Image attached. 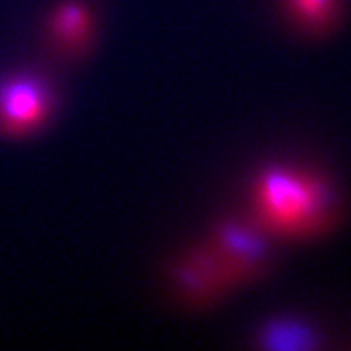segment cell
Listing matches in <instances>:
<instances>
[{
  "label": "cell",
  "mask_w": 351,
  "mask_h": 351,
  "mask_svg": "<svg viewBox=\"0 0 351 351\" xmlns=\"http://www.w3.org/2000/svg\"><path fill=\"white\" fill-rule=\"evenodd\" d=\"M256 339L265 350H314L319 346V335L313 326L291 315L267 320Z\"/></svg>",
  "instance_id": "6"
},
{
  "label": "cell",
  "mask_w": 351,
  "mask_h": 351,
  "mask_svg": "<svg viewBox=\"0 0 351 351\" xmlns=\"http://www.w3.org/2000/svg\"><path fill=\"white\" fill-rule=\"evenodd\" d=\"M269 239L251 218H228L215 228L210 244L225 262L234 287H239L267 270L270 262Z\"/></svg>",
  "instance_id": "2"
},
{
  "label": "cell",
  "mask_w": 351,
  "mask_h": 351,
  "mask_svg": "<svg viewBox=\"0 0 351 351\" xmlns=\"http://www.w3.org/2000/svg\"><path fill=\"white\" fill-rule=\"evenodd\" d=\"M169 276L178 295L194 306L208 304L234 288L225 262L210 241L176 258Z\"/></svg>",
  "instance_id": "4"
},
{
  "label": "cell",
  "mask_w": 351,
  "mask_h": 351,
  "mask_svg": "<svg viewBox=\"0 0 351 351\" xmlns=\"http://www.w3.org/2000/svg\"><path fill=\"white\" fill-rule=\"evenodd\" d=\"M54 98L41 77L19 73L0 82V130L26 135L51 117Z\"/></svg>",
  "instance_id": "3"
},
{
  "label": "cell",
  "mask_w": 351,
  "mask_h": 351,
  "mask_svg": "<svg viewBox=\"0 0 351 351\" xmlns=\"http://www.w3.org/2000/svg\"><path fill=\"white\" fill-rule=\"evenodd\" d=\"M49 32L57 47L69 54H78L85 51L91 41V13L83 3L75 0L60 3L49 19Z\"/></svg>",
  "instance_id": "5"
},
{
  "label": "cell",
  "mask_w": 351,
  "mask_h": 351,
  "mask_svg": "<svg viewBox=\"0 0 351 351\" xmlns=\"http://www.w3.org/2000/svg\"><path fill=\"white\" fill-rule=\"evenodd\" d=\"M288 16L309 34H324L340 16V0H283Z\"/></svg>",
  "instance_id": "7"
},
{
  "label": "cell",
  "mask_w": 351,
  "mask_h": 351,
  "mask_svg": "<svg viewBox=\"0 0 351 351\" xmlns=\"http://www.w3.org/2000/svg\"><path fill=\"white\" fill-rule=\"evenodd\" d=\"M340 210L339 189L313 169L270 165L252 181L251 219L269 238H317L337 225Z\"/></svg>",
  "instance_id": "1"
}]
</instances>
